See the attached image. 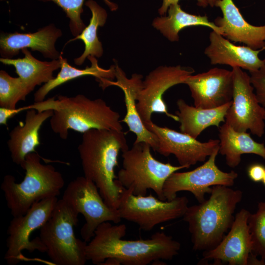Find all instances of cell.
Returning <instances> with one entry per match:
<instances>
[{"label":"cell","mask_w":265,"mask_h":265,"mask_svg":"<svg viewBox=\"0 0 265 265\" xmlns=\"http://www.w3.org/2000/svg\"><path fill=\"white\" fill-rule=\"evenodd\" d=\"M126 229L124 224H100L86 245L87 260L102 265L106 259L113 258L124 265H147L158 260H171L179 253L180 243L163 232L146 239L126 240L123 239Z\"/></svg>","instance_id":"cell-1"},{"label":"cell","mask_w":265,"mask_h":265,"mask_svg":"<svg viewBox=\"0 0 265 265\" xmlns=\"http://www.w3.org/2000/svg\"><path fill=\"white\" fill-rule=\"evenodd\" d=\"M129 149L122 131L91 129L83 133L78 149L84 176L93 182L106 203L117 209L124 189L115 174L119 152Z\"/></svg>","instance_id":"cell-2"},{"label":"cell","mask_w":265,"mask_h":265,"mask_svg":"<svg viewBox=\"0 0 265 265\" xmlns=\"http://www.w3.org/2000/svg\"><path fill=\"white\" fill-rule=\"evenodd\" d=\"M41 112L52 110L50 119L53 131L66 139L68 131L83 133L91 129L122 131L120 114L103 99L91 100L82 94L74 97L59 95L27 106Z\"/></svg>","instance_id":"cell-3"},{"label":"cell","mask_w":265,"mask_h":265,"mask_svg":"<svg viewBox=\"0 0 265 265\" xmlns=\"http://www.w3.org/2000/svg\"><path fill=\"white\" fill-rule=\"evenodd\" d=\"M210 194L208 199L188 207L183 216L188 223L195 251L209 250L221 241L233 224L243 193L230 186L217 185L212 186Z\"/></svg>","instance_id":"cell-4"},{"label":"cell","mask_w":265,"mask_h":265,"mask_svg":"<svg viewBox=\"0 0 265 265\" xmlns=\"http://www.w3.org/2000/svg\"><path fill=\"white\" fill-rule=\"evenodd\" d=\"M35 152L25 158L21 167L25 170L23 180L17 183L11 175L4 176L0 188L13 217L25 214L35 203L57 197L64 186L62 174L50 164L41 162Z\"/></svg>","instance_id":"cell-5"},{"label":"cell","mask_w":265,"mask_h":265,"mask_svg":"<svg viewBox=\"0 0 265 265\" xmlns=\"http://www.w3.org/2000/svg\"><path fill=\"white\" fill-rule=\"evenodd\" d=\"M151 146L144 142L133 143L122 152V167L117 178L121 186L135 195L145 196L148 189L153 190L158 198L163 201L164 185L174 172L186 168L161 162L154 158Z\"/></svg>","instance_id":"cell-6"},{"label":"cell","mask_w":265,"mask_h":265,"mask_svg":"<svg viewBox=\"0 0 265 265\" xmlns=\"http://www.w3.org/2000/svg\"><path fill=\"white\" fill-rule=\"evenodd\" d=\"M79 214L61 198L58 200L50 218L40 228L39 237L54 265H84L87 261V242L78 238L74 233Z\"/></svg>","instance_id":"cell-7"},{"label":"cell","mask_w":265,"mask_h":265,"mask_svg":"<svg viewBox=\"0 0 265 265\" xmlns=\"http://www.w3.org/2000/svg\"><path fill=\"white\" fill-rule=\"evenodd\" d=\"M186 196L161 200L152 194L138 196L128 189L121 194L117 208L122 219L136 223L149 231L161 223L183 217L188 206Z\"/></svg>","instance_id":"cell-8"},{"label":"cell","mask_w":265,"mask_h":265,"mask_svg":"<svg viewBox=\"0 0 265 265\" xmlns=\"http://www.w3.org/2000/svg\"><path fill=\"white\" fill-rule=\"evenodd\" d=\"M62 198L83 216L85 223L80 229V235L87 242L94 237L95 230L102 223L118 224L121 221L118 210L108 206L95 184L84 176L78 177L71 181Z\"/></svg>","instance_id":"cell-9"},{"label":"cell","mask_w":265,"mask_h":265,"mask_svg":"<svg viewBox=\"0 0 265 265\" xmlns=\"http://www.w3.org/2000/svg\"><path fill=\"white\" fill-rule=\"evenodd\" d=\"M58 201L57 197L34 203L24 215L13 217L8 228L7 250L4 259L9 265H15L25 259L24 250L46 252L39 237L30 240L35 230L40 228L50 218Z\"/></svg>","instance_id":"cell-10"},{"label":"cell","mask_w":265,"mask_h":265,"mask_svg":"<svg viewBox=\"0 0 265 265\" xmlns=\"http://www.w3.org/2000/svg\"><path fill=\"white\" fill-rule=\"evenodd\" d=\"M219 148L216 149L201 166L194 169L183 172H175L166 180L163 189L166 200L177 197L179 191L191 193L198 203L205 199L207 193L210 194L212 186L217 185L231 186L234 185L238 174L235 171L224 172L216 164Z\"/></svg>","instance_id":"cell-11"},{"label":"cell","mask_w":265,"mask_h":265,"mask_svg":"<svg viewBox=\"0 0 265 265\" xmlns=\"http://www.w3.org/2000/svg\"><path fill=\"white\" fill-rule=\"evenodd\" d=\"M233 95L225 122L238 132L249 130L262 137L265 133V108L259 103L250 76L239 67L232 68Z\"/></svg>","instance_id":"cell-12"},{"label":"cell","mask_w":265,"mask_h":265,"mask_svg":"<svg viewBox=\"0 0 265 265\" xmlns=\"http://www.w3.org/2000/svg\"><path fill=\"white\" fill-rule=\"evenodd\" d=\"M194 72L192 68L161 66L154 69L143 81V87L139 92L136 108L144 123L152 121L154 113H164L175 121L178 117L168 111L163 96L170 87L184 83L187 78Z\"/></svg>","instance_id":"cell-13"},{"label":"cell","mask_w":265,"mask_h":265,"mask_svg":"<svg viewBox=\"0 0 265 265\" xmlns=\"http://www.w3.org/2000/svg\"><path fill=\"white\" fill-rule=\"evenodd\" d=\"M158 137L156 152L164 156L173 155L180 165L188 168L198 162H204L219 148L218 139L202 142L185 133L157 125L152 121L144 123Z\"/></svg>","instance_id":"cell-14"},{"label":"cell","mask_w":265,"mask_h":265,"mask_svg":"<svg viewBox=\"0 0 265 265\" xmlns=\"http://www.w3.org/2000/svg\"><path fill=\"white\" fill-rule=\"evenodd\" d=\"M250 212L242 209L235 215L227 235L214 248L204 251L201 261L213 265H248L252 254L248 225Z\"/></svg>","instance_id":"cell-15"},{"label":"cell","mask_w":265,"mask_h":265,"mask_svg":"<svg viewBox=\"0 0 265 265\" xmlns=\"http://www.w3.org/2000/svg\"><path fill=\"white\" fill-rule=\"evenodd\" d=\"M184 84L190 90L195 107L210 109L221 106L232 101V71L213 68L209 71L189 76Z\"/></svg>","instance_id":"cell-16"},{"label":"cell","mask_w":265,"mask_h":265,"mask_svg":"<svg viewBox=\"0 0 265 265\" xmlns=\"http://www.w3.org/2000/svg\"><path fill=\"white\" fill-rule=\"evenodd\" d=\"M116 81L101 78L97 80L99 86L104 90L109 86H116L123 92L126 107V114L121 122L125 123L129 131L135 134L134 143L144 142L149 144L156 151L159 141L157 136L147 129L142 121L136 108V104L140 91L143 87V77L140 74H133L127 78L124 71L115 63Z\"/></svg>","instance_id":"cell-17"},{"label":"cell","mask_w":265,"mask_h":265,"mask_svg":"<svg viewBox=\"0 0 265 265\" xmlns=\"http://www.w3.org/2000/svg\"><path fill=\"white\" fill-rule=\"evenodd\" d=\"M62 35L60 28L51 24L34 32L4 33L0 36L1 58H13L24 48L39 52L45 58L58 59L61 53L55 48L57 40Z\"/></svg>","instance_id":"cell-18"},{"label":"cell","mask_w":265,"mask_h":265,"mask_svg":"<svg viewBox=\"0 0 265 265\" xmlns=\"http://www.w3.org/2000/svg\"><path fill=\"white\" fill-rule=\"evenodd\" d=\"M215 6L222 13V16L217 17L213 22L221 35L254 50L265 48V25L256 26L248 23L233 0H218Z\"/></svg>","instance_id":"cell-19"},{"label":"cell","mask_w":265,"mask_h":265,"mask_svg":"<svg viewBox=\"0 0 265 265\" xmlns=\"http://www.w3.org/2000/svg\"><path fill=\"white\" fill-rule=\"evenodd\" d=\"M210 44L204 51L212 65H226L255 71L265 65V58L259 57L263 49L254 50L247 46H237L220 34L212 30L209 36Z\"/></svg>","instance_id":"cell-20"},{"label":"cell","mask_w":265,"mask_h":265,"mask_svg":"<svg viewBox=\"0 0 265 265\" xmlns=\"http://www.w3.org/2000/svg\"><path fill=\"white\" fill-rule=\"evenodd\" d=\"M52 110L28 109L25 123L20 122L9 133L7 145L12 161L21 166L28 154L35 152L40 144L39 132L43 123L53 115Z\"/></svg>","instance_id":"cell-21"},{"label":"cell","mask_w":265,"mask_h":265,"mask_svg":"<svg viewBox=\"0 0 265 265\" xmlns=\"http://www.w3.org/2000/svg\"><path fill=\"white\" fill-rule=\"evenodd\" d=\"M232 102L216 108L204 109L190 106L184 100L179 99L177 102L178 110L175 114L179 118L180 131L197 138L209 127L219 128L221 122H225V116Z\"/></svg>","instance_id":"cell-22"},{"label":"cell","mask_w":265,"mask_h":265,"mask_svg":"<svg viewBox=\"0 0 265 265\" xmlns=\"http://www.w3.org/2000/svg\"><path fill=\"white\" fill-rule=\"evenodd\" d=\"M218 153L225 157L231 168L238 166L243 154H252L265 159V145L255 141L247 132H238L224 123L219 129Z\"/></svg>","instance_id":"cell-23"},{"label":"cell","mask_w":265,"mask_h":265,"mask_svg":"<svg viewBox=\"0 0 265 265\" xmlns=\"http://www.w3.org/2000/svg\"><path fill=\"white\" fill-rule=\"evenodd\" d=\"M28 49L21 50L24 54L23 58H0V61L6 65H12L16 72L31 92L37 85L46 83L54 77L53 72L61 67L60 60L43 61L35 58Z\"/></svg>","instance_id":"cell-24"},{"label":"cell","mask_w":265,"mask_h":265,"mask_svg":"<svg viewBox=\"0 0 265 265\" xmlns=\"http://www.w3.org/2000/svg\"><path fill=\"white\" fill-rule=\"evenodd\" d=\"M91 62V66L83 69H78L71 66L67 59L60 55L59 59L61 63L60 70L56 77L44 83L37 90L34 95L35 102L43 101L47 95L52 90L67 81L84 76H92L96 80L101 78L112 80L115 78V65H111L109 69L100 67L95 56H89L87 58Z\"/></svg>","instance_id":"cell-25"},{"label":"cell","mask_w":265,"mask_h":265,"mask_svg":"<svg viewBox=\"0 0 265 265\" xmlns=\"http://www.w3.org/2000/svg\"><path fill=\"white\" fill-rule=\"evenodd\" d=\"M167 12V16L156 18L152 25L170 41H178L179 32L189 26H205L220 34V28L213 22H210L207 16L186 12L178 3L170 5Z\"/></svg>","instance_id":"cell-26"},{"label":"cell","mask_w":265,"mask_h":265,"mask_svg":"<svg viewBox=\"0 0 265 265\" xmlns=\"http://www.w3.org/2000/svg\"><path fill=\"white\" fill-rule=\"evenodd\" d=\"M91 11V18L89 25L77 36L69 40L66 44L80 39L84 44V50L82 54L74 59V63L81 65L88 56L91 55L100 57L103 54L102 43L97 35L98 28L103 26L106 22L107 14L106 10L94 0H88L84 3Z\"/></svg>","instance_id":"cell-27"},{"label":"cell","mask_w":265,"mask_h":265,"mask_svg":"<svg viewBox=\"0 0 265 265\" xmlns=\"http://www.w3.org/2000/svg\"><path fill=\"white\" fill-rule=\"evenodd\" d=\"M20 77H13L4 71H0V106L16 108L20 101H25L30 93Z\"/></svg>","instance_id":"cell-28"},{"label":"cell","mask_w":265,"mask_h":265,"mask_svg":"<svg viewBox=\"0 0 265 265\" xmlns=\"http://www.w3.org/2000/svg\"><path fill=\"white\" fill-rule=\"evenodd\" d=\"M248 225L252 254L260 257L261 265H265V201L259 203L256 212L250 213Z\"/></svg>","instance_id":"cell-29"},{"label":"cell","mask_w":265,"mask_h":265,"mask_svg":"<svg viewBox=\"0 0 265 265\" xmlns=\"http://www.w3.org/2000/svg\"><path fill=\"white\" fill-rule=\"evenodd\" d=\"M42 2L53 1L59 6L69 19V26L72 35H79L86 27L81 19L85 0H38ZM111 11H116L118 5L111 0H103Z\"/></svg>","instance_id":"cell-30"},{"label":"cell","mask_w":265,"mask_h":265,"mask_svg":"<svg viewBox=\"0 0 265 265\" xmlns=\"http://www.w3.org/2000/svg\"><path fill=\"white\" fill-rule=\"evenodd\" d=\"M250 74V81L255 90L258 102L265 108V65Z\"/></svg>","instance_id":"cell-31"},{"label":"cell","mask_w":265,"mask_h":265,"mask_svg":"<svg viewBox=\"0 0 265 265\" xmlns=\"http://www.w3.org/2000/svg\"><path fill=\"white\" fill-rule=\"evenodd\" d=\"M247 173L252 181L262 182L265 174V167L260 163L252 164L248 167Z\"/></svg>","instance_id":"cell-32"},{"label":"cell","mask_w":265,"mask_h":265,"mask_svg":"<svg viewBox=\"0 0 265 265\" xmlns=\"http://www.w3.org/2000/svg\"><path fill=\"white\" fill-rule=\"evenodd\" d=\"M25 110H26V106L18 108H8L0 107V124L6 126L7 125V121L9 119Z\"/></svg>","instance_id":"cell-33"},{"label":"cell","mask_w":265,"mask_h":265,"mask_svg":"<svg viewBox=\"0 0 265 265\" xmlns=\"http://www.w3.org/2000/svg\"><path fill=\"white\" fill-rule=\"evenodd\" d=\"M180 0H162L161 7L159 9V13L161 16H165L169 6L173 4H177ZM197 5L205 7L208 5L206 0H196Z\"/></svg>","instance_id":"cell-34"},{"label":"cell","mask_w":265,"mask_h":265,"mask_svg":"<svg viewBox=\"0 0 265 265\" xmlns=\"http://www.w3.org/2000/svg\"><path fill=\"white\" fill-rule=\"evenodd\" d=\"M104 265H121L119 261L113 258H109L105 260L102 264Z\"/></svg>","instance_id":"cell-35"},{"label":"cell","mask_w":265,"mask_h":265,"mask_svg":"<svg viewBox=\"0 0 265 265\" xmlns=\"http://www.w3.org/2000/svg\"><path fill=\"white\" fill-rule=\"evenodd\" d=\"M218 0H206L208 5L211 6V7H213L215 6L216 2Z\"/></svg>","instance_id":"cell-36"},{"label":"cell","mask_w":265,"mask_h":265,"mask_svg":"<svg viewBox=\"0 0 265 265\" xmlns=\"http://www.w3.org/2000/svg\"><path fill=\"white\" fill-rule=\"evenodd\" d=\"M262 182L263 183L264 185L265 186V174Z\"/></svg>","instance_id":"cell-37"},{"label":"cell","mask_w":265,"mask_h":265,"mask_svg":"<svg viewBox=\"0 0 265 265\" xmlns=\"http://www.w3.org/2000/svg\"><path fill=\"white\" fill-rule=\"evenodd\" d=\"M264 119H265V115H264Z\"/></svg>","instance_id":"cell-38"}]
</instances>
